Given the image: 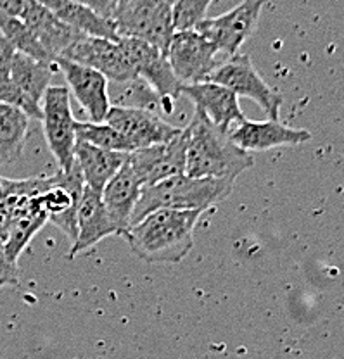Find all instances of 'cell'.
Returning a JSON list of instances; mask_svg holds the SVG:
<instances>
[{"label": "cell", "instance_id": "44dd1931", "mask_svg": "<svg viewBox=\"0 0 344 359\" xmlns=\"http://www.w3.org/2000/svg\"><path fill=\"white\" fill-rule=\"evenodd\" d=\"M46 223L47 215L44 211L42 202H40V196L20 197L9 228V235H7L6 244H4L9 261L18 264L21 252L28 247L33 237L42 230Z\"/></svg>", "mask_w": 344, "mask_h": 359}, {"label": "cell", "instance_id": "7402d4cb", "mask_svg": "<svg viewBox=\"0 0 344 359\" xmlns=\"http://www.w3.org/2000/svg\"><path fill=\"white\" fill-rule=\"evenodd\" d=\"M39 2L44 4L58 20L68 25L77 33L118 42L119 36L114 22L100 18L84 4H78L74 0H39Z\"/></svg>", "mask_w": 344, "mask_h": 359}, {"label": "cell", "instance_id": "30bf717a", "mask_svg": "<svg viewBox=\"0 0 344 359\" xmlns=\"http://www.w3.org/2000/svg\"><path fill=\"white\" fill-rule=\"evenodd\" d=\"M104 123L121 133L133 151L166 144L182 133V128L164 121L156 111L142 109V107L111 106Z\"/></svg>", "mask_w": 344, "mask_h": 359}, {"label": "cell", "instance_id": "6da1fadb", "mask_svg": "<svg viewBox=\"0 0 344 359\" xmlns=\"http://www.w3.org/2000/svg\"><path fill=\"white\" fill-rule=\"evenodd\" d=\"M201 211L159 209L132 224L123 235L137 257L152 264H177L194 247Z\"/></svg>", "mask_w": 344, "mask_h": 359}, {"label": "cell", "instance_id": "e0dca14e", "mask_svg": "<svg viewBox=\"0 0 344 359\" xmlns=\"http://www.w3.org/2000/svg\"><path fill=\"white\" fill-rule=\"evenodd\" d=\"M77 226V238H74V242L71 244L68 254L70 259H73L77 254L97 245L106 237L119 235L118 228H116L113 219H111L106 208H104L100 192H95V190H92L91 187L87 185H85L80 204H78Z\"/></svg>", "mask_w": 344, "mask_h": 359}, {"label": "cell", "instance_id": "ac0fdd59", "mask_svg": "<svg viewBox=\"0 0 344 359\" xmlns=\"http://www.w3.org/2000/svg\"><path fill=\"white\" fill-rule=\"evenodd\" d=\"M20 20L28 26L33 36L54 59L61 57L66 48L78 39V35H81L58 20L39 0H25Z\"/></svg>", "mask_w": 344, "mask_h": 359}, {"label": "cell", "instance_id": "83f0119b", "mask_svg": "<svg viewBox=\"0 0 344 359\" xmlns=\"http://www.w3.org/2000/svg\"><path fill=\"white\" fill-rule=\"evenodd\" d=\"M0 104L16 107V109L23 111L28 118L42 119V107H40V104L29 99L11 78L0 80Z\"/></svg>", "mask_w": 344, "mask_h": 359}, {"label": "cell", "instance_id": "5b68a950", "mask_svg": "<svg viewBox=\"0 0 344 359\" xmlns=\"http://www.w3.org/2000/svg\"><path fill=\"white\" fill-rule=\"evenodd\" d=\"M42 119L44 135L58 161L59 170L68 173L74 168V145H77V119L71 109L70 90L66 87H48L44 95Z\"/></svg>", "mask_w": 344, "mask_h": 359}, {"label": "cell", "instance_id": "9c48e42d", "mask_svg": "<svg viewBox=\"0 0 344 359\" xmlns=\"http://www.w3.org/2000/svg\"><path fill=\"white\" fill-rule=\"evenodd\" d=\"M263 4L265 0H242L229 13L201 21L196 32L215 45L220 54L232 57L256 29Z\"/></svg>", "mask_w": 344, "mask_h": 359}, {"label": "cell", "instance_id": "1f68e13d", "mask_svg": "<svg viewBox=\"0 0 344 359\" xmlns=\"http://www.w3.org/2000/svg\"><path fill=\"white\" fill-rule=\"evenodd\" d=\"M171 2H173V4H175V2H177V0H171Z\"/></svg>", "mask_w": 344, "mask_h": 359}, {"label": "cell", "instance_id": "5bb4252c", "mask_svg": "<svg viewBox=\"0 0 344 359\" xmlns=\"http://www.w3.org/2000/svg\"><path fill=\"white\" fill-rule=\"evenodd\" d=\"M55 66L62 71L68 83V90L74 95L84 111L91 116L92 123H104L111 109L107 80L99 71L91 69L66 59H55Z\"/></svg>", "mask_w": 344, "mask_h": 359}, {"label": "cell", "instance_id": "f546056e", "mask_svg": "<svg viewBox=\"0 0 344 359\" xmlns=\"http://www.w3.org/2000/svg\"><path fill=\"white\" fill-rule=\"evenodd\" d=\"M14 55H16V50L9 43V40L4 36V33L0 32V80H6V78L11 76V66H13Z\"/></svg>", "mask_w": 344, "mask_h": 359}, {"label": "cell", "instance_id": "7c38bea8", "mask_svg": "<svg viewBox=\"0 0 344 359\" xmlns=\"http://www.w3.org/2000/svg\"><path fill=\"white\" fill-rule=\"evenodd\" d=\"M84 189L85 182L81 178L80 168L74 163V168L68 173L61 170L55 171L54 183L40 196V202L47 215V223H52L59 230L65 231L71 242L77 238L78 204H80Z\"/></svg>", "mask_w": 344, "mask_h": 359}, {"label": "cell", "instance_id": "d6986e66", "mask_svg": "<svg viewBox=\"0 0 344 359\" xmlns=\"http://www.w3.org/2000/svg\"><path fill=\"white\" fill-rule=\"evenodd\" d=\"M140 180L133 173L132 168L126 164V161L100 192L104 208H106L107 215L111 216L121 237L130 228V219H132L133 209L140 199Z\"/></svg>", "mask_w": 344, "mask_h": 359}, {"label": "cell", "instance_id": "52a82bcc", "mask_svg": "<svg viewBox=\"0 0 344 359\" xmlns=\"http://www.w3.org/2000/svg\"><path fill=\"white\" fill-rule=\"evenodd\" d=\"M208 81L218 83L232 90L237 97L253 100L267 112L268 119H279V111L284 99L277 93L253 66L251 59L246 54H235L222 62L209 76Z\"/></svg>", "mask_w": 344, "mask_h": 359}, {"label": "cell", "instance_id": "7a4b0ae2", "mask_svg": "<svg viewBox=\"0 0 344 359\" xmlns=\"http://www.w3.org/2000/svg\"><path fill=\"white\" fill-rule=\"evenodd\" d=\"M185 175L194 178L234 180L254 164L253 156L242 151L201 112H194L185 126Z\"/></svg>", "mask_w": 344, "mask_h": 359}, {"label": "cell", "instance_id": "4316f807", "mask_svg": "<svg viewBox=\"0 0 344 359\" xmlns=\"http://www.w3.org/2000/svg\"><path fill=\"white\" fill-rule=\"evenodd\" d=\"M213 0H177L173 4L175 32H192L201 21L208 18Z\"/></svg>", "mask_w": 344, "mask_h": 359}, {"label": "cell", "instance_id": "3957f363", "mask_svg": "<svg viewBox=\"0 0 344 359\" xmlns=\"http://www.w3.org/2000/svg\"><path fill=\"white\" fill-rule=\"evenodd\" d=\"M232 189H234V180L194 178L187 175H177L161 180L154 185L142 187L140 199L132 212L130 226L159 209L204 212L227 199L232 194Z\"/></svg>", "mask_w": 344, "mask_h": 359}, {"label": "cell", "instance_id": "603a6c76", "mask_svg": "<svg viewBox=\"0 0 344 359\" xmlns=\"http://www.w3.org/2000/svg\"><path fill=\"white\" fill-rule=\"evenodd\" d=\"M28 132V116L16 107L0 104V170L23 156Z\"/></svg>", "mask_w": 344, "mask_h": 359}, {"label": "cell", "instance_id": "9a60e30c", "mask_svg": "<svg viewBox=\"0 0 344 359\" xmlns=\"http://www.w3.org/2000/svg\"><path fill=\"white\" fill-rule=\"evenodd\" d=\"M182 95L189 97L196 106V111L225 133H230V130L246 119L239 104V97L232 90L213 81L184 85Z\"/></svg>", "mask_w": 344, "mask_h": 359}, {"label": "cell", "instance_id": "277c9868", "mask_svg": "<svg viewBox=\"0 0 344 359\" xmlns=\"http://www.w3.org/2000/svg\"><path fill=\"white\" fill-rule=\"evenodd\" d=\"M113 21L118 36L144 40L166 55L175 33L171 0H118Z\"/></svg>", "mask_w": 344, "mask_h": 359}, {"label": "cell", "instance_id": "8992f818", "mask_svg": "<svg viewBox=\"0 0 344 359\" xmlns=\"http://www.w3.org/2000/svg\"><path fill=\"white\" fill-rule=\"evenodd\" d=\"M118 45L135 76L154 90L163 102V109L170 111L171 107L166 102L178 99L184 85L175 76L166 55L154 45L130 36H119Z\"/></svg>", "mask_w": 344, "mask_h": 359}, {"label": "cell", "instance_id": "d4e9b609", "mask_svg": "<svg viewBox=\"0 0 344 359\" xmlns=\"http://www.w3.org/2000/svg\"><path fill=\"white\" fill-rule=\"evenodd\" d=\"M0 32H2L4 36L9 40V43L14 47V50L20 52V54L28 55V57L37 59V61L48 62V65H54L55 62V59L47 54L46 48L39 43V40L33 36V33L29 32L28 26H26L20 18L0 16Z\"/></svg>", "mask_w": 344, "mask_h": 359}, {"label": "cell", "instance_id": "ffe728a7", "mask_svg": "<svg viewBox=\"0 0 344 359\" xmlns=\"http://www.w3.org/2000/svg\"><path fill=\"white\" fill-rule=\"evenodd\" d=\"M128 154L106 151V149L95 147V145L81 140H77V145H74V163L80 168L85 185L91 187L95 192H102L107 182L125 164Z\"/></svg>", "mask_w": 344, "mask_h": 359}, {"label": "cell", "instance_id": "ba28073f", "mask_svg": "<svg viewBox=\"0 0 344 359\" xmlns=\"http://www.w3.org/2000/svg\"><path fill=\"white\" fill-rule=\"evenodd\" d=\"M218 54L220 50L215 45L192 29L173 33L166 59L182 85H196L208 81L216 67L222 65Z\"/></svg>", "mask_w": 344, "mask_h": 359}, {"label": "cell", "instance_id": "8fae6325", "mask_svg": "<svg viewBox=\"0 0 344 359\" xmlns=\"http://www.w3.org/2000/svg\"><path fill=\"white\" fill-rule=\"evenodd\" d=\"M61 59L99 71L114 83L125 85L137 78L118 42H113V40L78 35V39L66 48Z\"/></svg>", "mask_w": 344, "mask_h": 359}, {"label": "cell", "instance_id": "f1b7e54d", "mask_svg": "<svg viewBox=\"0 0 344 359\" xmlns=\"http://www.w3.org/2000/svg\"><path fill=\"white\" fill-rule=\"evenodd\" d=\"M20 276H18V264L9 261L4 244L0 242V289L6 285H16Z\"/></svg>", "mask_w": 344, "mask_h": 359}, {"label": "cell", "instance_id": "484cf974", "mask_svg": "<svg viewBox=\"0 0 344 359\" xmlns=\"http://www.w3.org/2000/svg\"><path fill=\"white\" fill-rule=\"evenodd\" d=\"M77 140L87 142L95 147L106 149L114 152H133V147L128 144L121 133L116 132L106 123H92V121H77Z\"/></svg>", "mask_w": 344, "mask_h": 359}, {"label": "cell", "instance_id": "2e32d148", "mask_svg": "<svg viewBox=\"0 0 344 359\" xmlns=\"http://www.w3.org/2000/svg\"><path fill=\"white\" fill-rule=\"evenodd\" d=\"M229 138L246 152H265L284 145L305 144L312 138V133L308 130L282 125L279 119H265V121L244 119L234 130H230Z\"/></svg>", "mask_w": 344, "mask_h": 359}, {"label": "cell", "instance_id": "4dcf8cb0", "mask_svg": "<svg viewBox=\"0 0 344 359\" xmlns=\"http://www.w3.org/2000/svg\"><path fill=\"white\" fill-rule=\"evenodd\" d=\"M25 0H0V16L20 18Z\"/></svg>", "mask_w": 344, "mask_h": 359}, {"label": "cell", "instance_id": "cb8c5ba5", "mask_svg": "<svg viewBox=\"0 0 344 359\" xmlns=\"http://www.w3.org/2000/svg\"><path fill=\"white\" fill-rule=\"evenodd\" d=\"M55 67H58L55 62L54 65H48V62L37 61V59L16 52L13 66H11L9 78L23 90L29 99L40 104V100L46 95L47 88L51 87V80L54 76Z\"/></svg>", "mask_w": 344, "mask_h": 359}, {"label": "cell", "instance_id": "4fadbf2b", "mask_svg": "<svg viewBox=\"0 0 344 359\" xmlns=\"http://www.w3.org/2000/svg\"><path fill=\"white\" fill-rule=\"evenodd\" d=\"M185 149L187 137L185 130H182L180 135L171 138L166 144L130 152L126 164L140 180L142 187L154 185L161 180L185 175Z\"/></svg>", "mask_w": 344, "mask_h": 359}]
</instances>
